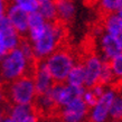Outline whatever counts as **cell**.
<instances>
[{"instance_id":"24","label":"cell","mask_w":122,"mask_h":122,"mask_svg":"<svg viewBox=\"0 0 122 122\" xmlns=\"http://www.w3.org/2000/svg\"><path fill=\"white\" fill-rule=\"evenodd\" d=\"M118 17H119V20H120V24H121V29H122V10H120L118 12Z\"/></svg>"},{"instance_id":"19","label":"cell","mask_w":122,"mask_h":122,"mask_svg":"<svg viewBox=\"0 0 122 122\" xmlns=\"http://www.w3.org/2000/svg\"><path fill=\"white\" fill-rule=\"evenodd\" d=\"M83 101H84L85 105L87 107V109H92L93 107H95V104L97 103V101H99V99L95 96V94L91 91V90H85V93L84 95H83Z\"/></svg>"},{"instance_id":"20","label":"cell","mask_w":122,"mask_h":122,"mask_svg":"<svg viewBox=\"0 0 122 122\" xmlns=\"http://www.w3.org/2000/svg\"><path fill=\"white\" fill-rule=\"evenodd\" d=\"M11 107L7 104H0V122H4L5 119L9 117V111Z\"/></svg>"},{"instance_id":"11","label":"cell","mask_w":122,"mask_h":122,"mask_svg":"<svg viewBox=\"0 0 122 122\" xmlns=\"http://www.w3.org/2000/svg\"><path fill=\"white\" fill-rule=\"evenodd\" d=\"M54 4L57 11L58 20L70 27L71 24L74 22L75 16H76V8L74 2L66 1V0H57L54 1Z\"/></svg>"},{"instance_id":"12","label":"cell","mask_w":122,"mask_h":122,"mask_svg":"<svg viewBox=\"0 0 122 122\" xmlns=\"http://www.w3.org/2000/svg\"><path fill=\"white\" fill-rule=\"evenodd\" d=\"M45 30V20L41 14L36 11L28 15V38L31 43H35L41 37Z\"/></svg>"},{"instance_id":"4","label":"cell","mask_w":122,"mask_h":122,"mask_svg":"<svg viewBox=\"0 0 122 122\" xmlns=\"http://www.w3.org/2000/svg\"><path fill=\"white\" fill-rule=\"evenodd\" d=\"M33 48L35 57L38 61L48 57L57 48V38L53 22H45L44 34L38 41L33 43Z\"/></svg>"},{"instance_id":"5","label":"cell","mask_w":122,"mask_h":122,"mask_svg":"<svg viewBox=\"0 0 122 122\" xmlns=\"http://www.w3.org/2000/svg\"><path fill=\"white\" fill-rule=\"evenodd\" d=\"M115 93L112 90H107L101 96L95 107L89 110L86 122H107L109 120V112L113 102Z\"/></svg>"},{"instance_id":"1","label":"cell","mask_w":122,"mask_h":122,"mask_svg":"<svg viewBox=\"0 0 122 122\" xmlns=\"http://www.w3.org/2000/svg\"><path fill=\"white\" fill-rule=\"evenodd\" d=\"M48 73L54 83H66L67 76L75 64L82 63L78 51L71 44L59 46L44 59Z\"/></svg>"},{"instance_id":"2","label":"cell","mask_w":122,"mask_h":122,"mask_svg":"<svg viewBox=\"0 0 122 122\" xmlns=\"http://www.w3.org/2000/svg\"><path fill=\"white\" fill-rule=\"evenodd\" d=\"M0 90L10 107L14 105H30L35 97L34 80L21 76L12 82H1Z\"/></svg>"},{"instance_id":"10","label":"cell","mask_w":122,"mask_h":122,"mask_svg":"<svg viewBox=\"0 0 122 122\" xmlns=\"http://www.w3.org/2000/svg\"><path fill=\"white\" fill-rule=\"evenodd\" d=\"M54 84L51 75L48 73L46 65L44 63V59L38 62L37 70L34 76V85H35V96L44 95L49 91Z\"/></svg>"},{"instance_id":"22","label":"cell","mask_w":122,"mask_h":122,"mask_svg":"<svg viewBox=\"0 0 122 122\" xmlns=\"http://www.w3.org/2000/svg\"><path fill=\"white\" fill-rule=\"evenodd\" d=\"M38 120H39V119H38L36 115L34 114V112H33V113H31V114H30L29 117H28V118H27L24 122H38Z\"/></svg>"},{"instance_id":"14","label":"cell","mask_w":122,"mask_h":122,"mask_svg":"<svg viewBox=\"0 0 122 122\" xmlns=\"http://www.w3.org/2000/svg\"><path fill=\"white\" fill-rule=\"evenodd\" d=\"M38 12L44 18L45 22H55L56 20H58L54 1H49V0L38 1Z\"/></svg>"},{"instance_id":"23","label":"cell","mask_w":122,"mask_h":122,"mask_svg":"<svg viewBox=\"0 0 122 122\" xmlns=\"http://www.w3.org/2000/svg\"><path fill=\"white\" fill-rule=\"evenodd\" d=\"M115 39H117V41H118V45H119V47H120V49L122 51V34H120Z\"/></svg>"},{"instance_id":"8","label":"cell","mask_w":122,"mask_h":122,"mask_svg":"<svg viewBox=\"0 0 122 122\" xmlns=\"http://www.w3.org/2000/svg\"><path fill=\"white\" fill-rule=\"evenodd\" d=\"M101 66H102V61L99 57L97 54L86 56L84 61L85 67V82L84 86L85 90H90L97 85L99 77H100Z\"/></svg>"},{"instance_id":"16","label":"cell","mask_w":122,"mask_h":122,"mask_svg":"<svg viewBox=\"0 0 122 122\" xmlns=\"http://www.w3.org/2000/svg\"><path fill=\"white\" fill-rule=\"evenodd\" d=\"M31 113L30 105H14L9 111V119L11 122H24Z\"/></svg>"},{"instance_id":"18","label":"cell","mask_w":122,"mask_h":122,"mask_svg":"<svg viewBox=\"0 0 122 122\" xmlns=\"http://www.w3.org/2000/svg\"><path fill=\"white\" fill-rule=\"evenodd\" d=\"M110 67H111V71L114 77L118 80L122 76V54L118 55L117 57H114L113 59H111L110 62Z\"/></svg>"},{"instance_id":"25","label":"cell","mask_w":122,"mask_h":122,"mask_svg":"<svg viewBox=\"0 0 122 122\" xmlns=\"http://www.w3.org/2000/svg\"><path fill=\"white\" fill-rule=\"evenodd\" d=\"M4 122H11V121H10V119H9V117L5 119V121H4Z\"/></svg>"},{"instance_id":"13","label":"cell","mask_w":122,"mask_h":122,"mask_svg":"<svg viewBox=\"0 0 122 122\" xmlns=\"http://www.w3.org/2000/svg\"><path fill=\"white\" fill-rule=\"evenodd\" d=\"M84 93H85L84 86H73V85L66 84L64 86L63 92H62L61 97H59L58 104H59V107H61V109L68 105L71 102H73L76 99L83 97Z\"/></svg>"},{"instance_id":"26","label":"cell","mask_w":122,"mask_h":122,"mask_svg":"<svg viewBox=\"0 0 122 122\" xmlns=\"http://www.w3.org/2000/svg\"><path fill=\"white\" fill-rule=\"evenodd\" d=\"M1 82H2V78H1V76H0V84H1Z\"/></svg>"},{"instance_id":"21","label":"cell","mask_w":122,"mask_h":122,"mask_svg":"<svg viewBox=\"0 0 122 122\" xmlns=\"http://www.w3.org/2000/svg\"><path fill=\"white\" fill-rule=\"evenodd\" d=\"M6 7H7V1H1L0 0V19L4 16H6Z\"/></svg>"},{"instance_id":"17","label":"cell","mask_w":122,"mask_h":122,"mask_svg":"<svg viewBox=\"0 0 122 122\" xmlns=\"http://www.w3.org/2000/svg\"><path fill=\"white\" fill-rule=\"evenodd\" d=\"M15 4L28 15L38 11V1L36 0H17Z\"/></svg>"},{"instance_id":"15","label":"cell","mask_w":122,"mask_h":122,"mask_svg":"<svg viewBox=\"0 0 122 122\" xmlns=\"http://www.w3.org/2000/svg\"><path fill=\"white\" fill-rule=\"evenodd\" d=\"M85 82V67L84 63L75 64L67 76L66 83L73 86H83Z\"/></svg>"},{"instance_id":"9","label":"cell","mask_w":122,"mask_h":122,"mask_svg":"<svg viewBox=\"0 0 122 122\" xmlns=\"http://www.w3.org/2000/svg\"><path fill=\"white\" fill-rule=\"evenodd\" d=\"M94 37H99V41H100V49L101 54H102L101 61L110 62L111 59H113L118 55L122 54V51L119 47L117 39L113 38L112 36H110L105 31H101Z\"/></svg>"},{"instance_id":"6","label":"cell","mask_w":122,"mask_h":122,"mask_svg":"<svg viewBox=\"0 0 122 122\" xmlns=\"http://www.w3.org/2000/svg\"><path fill=\"white\" fill-rule=\"evenodd\" d=\"M89 109L83 99H76L68 105L62 107L58 122H86Z\"/></svg>"},{"instance_id":"7","label":"cell","mask_w":122,"mask_h":122,"mask_svg":"<svg viewBox=\"0 0 122 122\" xmlns=\"http://www.w3.org/2000/svg\"><path fill=\"white\" fill-rule=\"evenodd\" d=\"M6 17L19 36H28V14L22 11L15 2H7Z\"/></svg>"},{"instance_id":"3","label":"cell","mask_w":122,"mask_h":122,"mask_svg":"<svg viewBox=\"0 0 122 122\" xmlns=\"http://www.w3.org/2000/svg\"><path fill=\"white\" fill-rule=\"evenodd\" d=\"M27 62L19 48L11 51L0 61V76L4 82H12L25 75Z\"/></svg>"}]
</instances>
